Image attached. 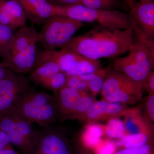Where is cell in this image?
<instances>
[{
  "mask_svg": "<svg viewBox=\"0 0 154 154\" xmlns=\"http://www.w3.org/2000/svg\"><path fill=\"white\" fill-rule=\"evenodd\" d=\"M132 27L119 29L97 25L74 36L60 48H66L93 60L116 58L128 52L134 42Z\"/></svg>",
  "mask_w": 154,
  "mask_h": 154,
  "instance_id": "obj_1",
  "label": "cell"
},
{
  "mask_svg": "<svg viewBox=\"0 0 154 154\" xmlns=\"http://www.w3.org/2000/svg\"><path fill=\"white\" fill-rule=\"evenodd\" d=\"M132 28L135 34L132 46L127 55L114 59L111 68L124 74L143 87L154 67V40L147 37L137 28Z\"/></svg>",
  "mask_w": 154,
  "mask_h": 154,
  "instance_id": "obj_2",
  "label": "cell"
},
{
  "mask_svg": "<svg viewBox=\"0 0 154 154\" xmlns=\"http://www.w3.org/2000/svg\"><path fill=\"white\" fill-rule=\"evenodd\" d=\"M10 113L19 116L32 124L36 123L39 127L55 125L60 120L55 97L32 87L20 96Z\"/></svg>",
  "mask_w": 154,
  "mask_h": 154,
  "instance_id": "obj_3",
  "label": "cell"
},
{
  "mask_svg": "<svg viewBox=\"0 0 154 154\" xmlns=\"http://www.w3.org/2000/svg\"><path fill=\"white\" fill-rule=\"evenodd\" d=\"M143 86L121 72L111 68L107 72L101 94L104 100L126 105L141 102Z\"/></svg>",
  "mask_w": 154,
  "mask_h": 154,
  "instance_id": "obj_4",
  "label": "cell"
},
{
  "mask_svg": "<svg viewBox=\"0 0 154 154\" xmlns=\"http://www.w3.org/2000/svg\"><path fill=\"white\" fill-rule=\"evenodd\" d=\"M84 26L83 22L67 16H53L43 22L41 30L38 33L37 44L44 50L60 48Z\"/></svg>",
  "mask_w": 154,
  "mask_h": 154,
  "instance_id": "obj_5",
  "label": "cell"
},
{
  "mask_svg": "<svg viewBox=\"0 0 154 154\" xmlns=\"http://www.w3.org/2000/svg\"><path fill=\"white\" fill-rule=\"evenodd\" d=\"M59 15L82 22H95L98 25L117 29H126L132 27L129 14L118 10H95L80 5L60 7Z\"/></svg>",
  "mask_w": 154,
  "mask_h": 154,
  "instance_id": "obj_6",
  "label": "cell"
},
{
  "mask_svg": "<svg viewBox=\"0 0 154 154\" xmlns=\"http://www.w3.org/2000/svg\"><path fill=\"white\" fill-rule=\"evenodd\" d=\"M32 123L16 114L0 117V129L6 134L12 146L21 154H30L38 137V130Z\"/></svg>",
  "mask_w": 154,
  "mask_h": 154,
  "instance_id": "obj_7",
  "label": "cell"
},
{
  "mask_svg": "<svg viewBox=\"0 0 154 154\" xmlns=\"http://www.w3.org/2000/svg\"><path fill=\"white\" fill-rule=\"evenodd\" d=\"M38 131L30 154H72L66 131L62 127L47 125L39 127Z\"/></svg>",
  "mask_w": 154,
  "mask_h": 154,
  "instance_id": "obj_8",
  "label": "cell"
},
{
  "mask_svg": "<svg viewBox=\"0 0 154 154\" xmlns=\"http://www.w3.org/2000/svg\"><path fill=\"white\" fill-rule=\"evenodd\" d=\"M60 49L59 51H45L51 58L57 63L61 71L68 75L87 74L102 68V64L99 60L90 59L66 48Z\"/></svg>",
  "mask_w": 154,
  "mask_h": 154,
  "instance_id": "obj_9",
  "label": "cell"
},
{
  "mask_svg": "<svg viewBox=\"0 0 154 154\" xmlns=\"http://www.w3.org/2000/svg\"><path fill=\"white\" fill-rule=\"evenodd\" d=\"M30 82L14 72L0 81V117L10 113L20 96L31 87Z\"/></svg>",
  "mask_w": 154,
  "mask_h": 154,
  "instance_id": "obj_10",
  "label": "cell"
},
{
  "mask_svg": "<svg viewBox=\"0 0 154 154\" xmlns=\"http://www.w3.org/2000/svg\"><path fill=\"white\" fill-rule=\"evenodd\" d=\"M132 26L150 39L154 38V2L140 1L129 8Z\"/></svg>",
  "mask_w": 154,
  "mask_h": 154,
  "instance_id": "obj_11",
  "label": "cell"
},
{
  "mask_svg": "<svg viewBox=\"0 0 154 154\" xmlns=\"http://www.w3.org/2000/svg\"><path fill=\"white\" fill-rule=\"evenodd\" d=\"M128 105L108 102L106 100H96L90 109L79 119L85 124L98 123L113 117L123 116Z\"/></svg>",
  "mask_w": 154,
  "mask_h": 154,
  "instance_id": "obj_12",
  "label": "cell"
},
{
  "mask_svg": "<svg viewBox=\"0 0 154 154\" xmlns=\"http://www.w3.org/2000/svg\"><path fill=\"white\" fill-rule=\"evenodd\" d=\"M21 5L32 25H40L48 18L59 14L60 7L48 0H15Z\"/></svg>",
  "mask_w": 154,
  "mask_h": 154,
  "instance_id": "obj_13",
  "label": "cell"
},
{
  "mask_svg": "<svg viewBox=\"0 0 154 154\" xmlns=\"http://www.w3.org/2000/svg\"><path fill=\"white\" fill-rule=\"evenodd\" d=\"M37 51V42H35L26 49L10 55L2 62L15 73L24 75L30 73L36 64Z\"/></svg>",
  "mask_w": 154,
  "mask_h": 154,
  "instance_id": "obj_14",
  "label": "cell"
},
{
  "mask_svg": "<svg viewBox=\"0 0 154 154\" xmlns=\"http://www.w3.org/2000/svg\"><path fill=\"white\" fill-rule=\"evenodd\" d=\"M85 92L64 87L54 94L59 109L60 122L72 120Z\"/></svg>",
  "mask_w": 154,
  "mask_h": 154,
  "instance_id": "obj_15",
  "label": "cell"
},
{
  "mask_svg": "<svg viewBox=\"0 0 154 154\" xmlns=\"http://www.w3.org/2000/svg\"><path fill=\"white\" fill-rule=\"evenodd\" d=\"M27 18L22 6L15 0H0V24L16 30L26 25Z\"/></svg>",
  "mask_w": 154,
  "mask_h": 154,
  "instance_id": "obj_16",
  "label": "cell"
},
{
  "mask_svg": "<svg viewBox=\"0 0 154 154\" xmlns=\"http://www.w3.org/2000/svg\"><path fill=\"white\" fill-rule=\"evenodd\" d=\"M61 71L57 63L47 55L45 50L38 48L36 64L28 78L34 84L40 85L50 77Z\"/></svg>",
  "mask_w": 154,
  "mask_h": 154,
  "instance_id": "obj_17",
  "label": "cell"
},
{
  "mask_svg": "<svg viewBox=\"0 0 154 154\" xmlns=\"http://www.w3.org/2000/svg\"><path fill=\"white\" fill-rule=\"evenodd\" d=\"M122 116L127 134L142 133L153 134V125L146 119L141 106L128 107Z\"/></svg>",
  "mask_w": 154,
  "mask_h": 154,
  "instance_id": "obj_18",
  "label": "cell"
},
{
  "mask_svg": "<svg viewBox=\"0 0 154 154\" xmlns=\"http://www.w3.org/2000/svg\"><path fill=\"white\" fill-rule=\"evenodd\" d=\"M104 136V125L98 123H87L78 134L77 144L92 150Z\"/></svg>",
  "mask_w": 154,
  "mask_h": 154,
  "instance_id": "obj_19",
  "label": "cell"
},
{
  "mask_svg": "<svg viewBox=\"0 0 154 154\" xmlns=\"http://www.w3.org/2000/svg\"><path fill=\"white\" fill-rule=\"evenodd\" d=\"M38 33L33 25L30 27L25 25L16 30L12 40L10 56L26 49L34 42H37Z\"/></svg>",
  "mask_w": 154,
  "mask_h": 154,
  "instance_id": "obj_20",
  "label": "cell"
},
{
  "mask_svg": "<svg viewBox=\"0 0 154 154\" xmlns=\"http://www.w3.org/2000/svg\"><path fill=\"white\" fill-rule=\"evenodd\" d=\"M111 68L110 66H107L97 71L78 76L87 83L89 92L95 98L101 93L105 77Z\"/></svg>",
  "mask_w": 154,
  "mask_h": 154,
  "instance_id": "obj_21",
  "label": "cell"
},
{
  "mask_svg": "<svg viewBox=\"0 0 154 154\" xmlns=\"http://www.w3.org/2000/svg\"><path fill=\"white\" fill-rule=\"evenodd\" d=\"M153 134L145 133L126 134L117 140L116 145L124 149L138 147L152 143Z\"/></svg>",
  "mask_w": 154,
  "mask_h": 154,
  "instance_id": "obj_22",
  "label": "cell"
},
{
  "mask_svg": "<svg viewBox=\"0 0 154 154\" xmlns=\"http://www.w3.org/2000/svg\"><path fill=\"white\" fill-rule=\"evenodd\" d=\"M16 31L0 24V58L5 59L10 56L11 44Z\"/></svg>",
  "mask_w": 154,
  "mask_h": 154,
  "instance_id": "obj_23",
  "label": "cell"
},
{
  "mask_svg": "<svg viewBox=\"0 0 154 154\" xmlns=\"http://www.w3.org/2000/svg\"><path fill=\"white\" fill-rule=\"evenodd\" d=\"M104 125L105 135L109 138L118 139L127 134L124 122L119 117H113L108 119L107 123Z\"/></svg>",
  "mask_w": 154,
  "mask_h": 154,
  "instance_id": "obj_24",
  "label": "cell"
},
{
  "mask_svg": "<svg viewBox=\"0 0 154 154\" xmlns=\"http://www.w3.org/2000/svg\"><path fill=\"white\" fill-rule=\"evenodd\" d=\"M66 79V74L62 71L50 77L39 86L54 94L65 86Z\"/></svg>",
  "mask_w": 154,
  "mask_h": 154,
  "instance_id": "obj_25",
  "label": "cell"
},
{
  "mask_svg": "<svg viewBox=\"0 0 154 154\" xmlns=\"http://www.w3.org/2000/svg\"><path fill=\"white\" fill-rule=\"evenodd\" d=\"M82 5L99 10H117L120 7L119 0H81Z\"/></svg>",
  "mask_w": 154,
  "mask_h": 154,
  "instance_id": "obj_26",
  "label": "cell"
},
{
  "mask_svg": "<svg viewBox=\"0 0 154 154\" xmlns=\"http://www.w3.org/2000/svg\"><path fill=\"white\" fill-rule=\"evenodd\" d=\"M117 147L116 142L109 138H102L91 150L95 154H114Z\"/></svg>",
  "mask_w": 154,
  "mask_h": 154,
  "instance_id": "obj_27",
  "label": "cell"
},
{
  "mask_svg": "<svg viewBox=\"0 0 154 154\" xmlns=\"http://www.w3.org/2000/svg\"><path fill=\"white\" fill-rule=\"evenodd\" d=\"M143 104L141 106L146 119L151 124L154 122V95H148L142 99Z\"/></svg>",
  "mask_w": 154,
  "mask_h": 154,
  "instance_id": "obj_28",
  "label": "cell"
},
{
  "mask_svg": "<svg viewBox=\"0 0 154 154\" xmlns=\"http://www.w3.org/2000/svg\"><path fill=\"white\" fill-rule=\"evenodd\" d=\"M65 87L79 91L89 92L87 83L81 79L78 76L67 75L66 83Z\"/></svg>",
  "mask_w": 154,
  "mask_h": 154,
  "instance_id": "obj_29",
  "label": "cell"
},
{
  "mask_svg": "<svg viewBox=\"0 0 154 154\" xmlns=\"http://www.w3.org/2000/svg\"><path fill=\"white\" fill-rule=\"evenodd\" d=\"M153 147L151 143L138 147L123 149L114 154H153Z\"/></svg>",
  "mask_w": 154,
  "mask_h": 154,
  "instance_id": "obj_30",
  "label": "cell"
},
{
  "mask_svg": "<svg viewBox=\"0 0 154 154\" xmlns=\"http://www.w3.org/2000/svg\"><path fill=\"white\" fill-rule=\"evenodd\" d=\"M54 5L60 7H68L82 5L81 0H48Z\"/></svg>",
  "mask_w": 154,
  "mask_h": 154,
  "instance_id": "obj_31",
  "label": "cell"
},
{
  "mask_svg": "<svg viewBox=\"0 0 154 154\" xmlns=\"http://www.w3.org/2000/svg\"><path fill=\"white\" fill-rule=\"evenodd\" d=\"M144 89L146 90L148 95H154V72H151L146 79L143 85Z\"/></svg>",
  "mask_w": 154,
  "mask_h": 154,
  "instance_id": "obj_32",
  "label": "cell"
},
{
  "mask_svg": "<svg viewBox=\"0 0 154 154\" xmlns=\"http://www.w3.org/2000/svg\"><path fill=\"white\" fill-rule=\"evenodd\" d=\"M13 146L10 143L8 136L0 129V151Z\"/></svg>",
  "mask_w": 154,
  "mask_h": 154,
  "instance_id": "obj_33",
  "label": "cell"
},
{
  "mask_svg": "<svg viewBox=\"0 0 154 154\" xmlns=\"http://www.w3.org/2000/svg\"><path fill=\"white\" fill-rule=\"evenodd\" d=\"M14 72L5 66L2 61H0V81L11 75Z\"/></svg>",
  "mask_w": 154,
  "mask_h": 154,
  "instance_id": "obj_34",
  "label": "cell"
},
{
  "mask_svg": "<svg viewBox=\"0 0 154 154\" xmlns=\"http://www.w3.org/2000/svg\"><path fill=\"white\" fill-rule=\"evenodd\" d=\"M76 145V149L78 154H95L91 150L84 147L78 144Z\"/></svg>",
  "mask_w": 154,
  "mask_h": 154,
  "instance_id": "obj_35",
  "label": "cell"
},
{
  "mask_svg": "<svg viewBox=\"0 0 154 154\" xmlns=\"http://www.w3.org/2000/svg\"><path fill=\"white\" fill-rule=\"evenodd\" d=\"M0 154H21L18 151L14 149L13 146L0 151Z\"/></svg>",
  "mask_w": 154,
  "mask_h": 154,
  "instance_id": "obj_36",
  "label": "cell"
},
{
  "mask_svg": "<svg viewBox=\"0 0 154 154\" xmlns=\"http://www.w3.org/2000/svg\"><path fill=\"white\" fill-rule=\"evenodd\" d=\"M124 1H125L128 8H130L134 5L135 3L137 2L138 0H124Z\"/></svg>",
  "mask_w": 154,
  "mask_h": 154,
  "instance_id": "obj_37",
  "label": "cell"
},
{
  "mask_svg": "<svg viewBox=\"0 0 154 154\" xmlns=\"http://www.w3.org/2000/svg\"><path fill=\"white\" fill-rule=\"evenodd\" d=\"M140 1H144V2H154V0H140Z\"/></svg>",
  "mask_w": 154,
  "mask_h": 154,
  "instance_id": "obj_38",
  "label": "cell"
}]
</instances>
